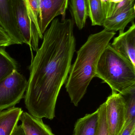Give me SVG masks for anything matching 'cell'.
Returning a JSON list of instances; mask_svg holds the SVG:
<instances>
[{
  "label": "cell",
  "instance_id": "obj_18",
  "mask_svg": "<svg viewBox=\"0 0 135 135\" xmlns=\"http://www.w3.org/2000/svg\"><path fill=\"white\" fill-rule=\"evenodd\" d=\"M24 2L27 13L29 18L40 31L39 25L40 0H24Z\"/></svg>",
  "mask_w": 135,
  "mask_h": 135
},
{
  "label": "cell",
  "instance_id": "obj_27",
  "mask_svg": "<svg viewBox=\"0 0 135 135\" xmlns=\"http://www.w3.org/2000/svg\"><path fill=\"white\" fill-rule=\"evenodd\" d=\"M0 47H1V46H0Z\"/></svg>",
  "mask_w": 135,
  "mask_h": 135
},
{
  "label": "cell",
  "instance_id": "obj_5",
  "mask_svg": "<svg viewBox=\"0 0 135 135\" xmlns=\"http://www.w3.org/2000/svg\"><path fill=\"white\" fill-rule=\"evenodd\" d=\"M14 16L25 43L36 52L39 49V40L43 35L35 26L27 13L24 0H11Z\"/></svg>",
  "mask_w": 135,
  "mask_h": 135
},
{
  "label": "cell",
  "instance_id": "obj_26",
  "mask_svg": "<svg viewBox=\"0 0 135 135\" xmlns=\"http://www.w3.org/2000/svg\"><path fill=\"white\" fill-rule=\"evenodd\" d=\"M134 135H135V134H134Z\"/></svg>",
  "mask_w": 135,
  "mask_h": 135
},
{
  "label": "cell",
  "instance_id": "obj_24",
  "mask_svg": "<svg viewBox=\"0 0 135 135\" xmlns=\"http://www.w3.org/2000/svg\"><path fill=\"white\" fill-rule=\"evenodd\" d=\"M11 135H25L21 124L17 125Z\"/></svg>",
  "mask_w": 135,
  "mask_h": 135
},
{
  "label": "cell",
  "instance_id": "obj_10",
  "mask_svg": "<svg viewBox=\"0 0 135 135\" xmlns=\"http://www.w3.org/2000/svg\"><path fill=\"white\" fill-rule=\"evenodd\" d=\"M135 7L134 4L117 15L106 18L102 26L108 31L124 32L127 25L134 19Z\"/></svg>",
  "mask_w": 135,
  "mask_h": 135
},
{
  "label": "cell",
  "instance_id": "obj_11",
  "mask_svg": "<svg viewBox=\"0 0 135 135\" xmlns=\"http://www.w3.org/2000/svg\"><path fill=\"white\" fill-rule=\"evenodd\" d=\"M19 120L25 135H55L42 119L33 117L26 112H22Z\"/></svg>",
  "mask_w": 135,
  "mask_h": 135
},
{
  "label": "cell",
  "instance_id": "obj_8",
  "mask_svg": "<svg viewBox=\"0 0 135 135\" xmlns=\"http://www.w3.org/2000/svg\"><path fill=\"white\" fill-rule=\"evenodd\" d=\"M0 26L8 34L14 44L25 43L14 16L11 0H0Z\"/></svg>",
  "mask_w": 135,
  "mask_h": 135
},
{
  "label": "cell",
  "instance_id": "obj_17",
  "mask_svg": "<svg viewBox=\"0 0 135 135\" xmlns=\"http://www.w3.org/2000/svg\"><path fill=\"white\" fill-rule=\"evenodd\" d=\"M122 95L125 100L124 128L135 119V86Z\"/></svg>",
  "mask_w": 135,
  "mask_h": 135
},
{
  "label": "cell",
  "instance_id": "obj_12",
  "mask_svg": "<svg viewBox=\"0 0 135 135\" xmlns=\"http://www.w3.org/2000/svg\"><path fill=\"white\" fill-rule=\"evenodd\" d=\"M23 111L13 107L0 111V135H11L19 120Z\"/></svg>",
  "mask_w": 135,
  "mask_h": 135
},
{
  "label": "cell",
  "instance_id": "obj_6",
  "mask_svg": "<svg viewBox=\"0 0 135 135\" xmlns=\"http://www.w3.org/2000/svg\"><path fill=\"white\" fill-rule=\"evenodd\" d=\"M106 120L109 135H119L125 122V100L122 94L115 92L105 102Z\"/></svg>",
  "mask_w": 135,
  "mask_h": 135
},
{
  "label": "cell",
  "instance_id": "obj_2",
  "mask_svg": "<svg viewBox=\"0 0 135 135\" xmlns=\"http://www.w3.org/2000/svg\"><path fill=\"white\" fill-rule=\"evenodd\" d=\"M115 34L105 29L92 34L77 51L76 60L71 65L66 84L67 92L75 106L78 105L86 93L95 77L99 59Z\"/></svg>",
  "mask_w": 135,
  "mask_h": 135
},
{
  "label": "cell",
  "instance_id": "obj_7",
  "mask_svg": "<svg viewBox=\"0 0 135 135\" xmlns=\"http://www.w3.org/2000/svg\"><path fill=\"white\" fill-rule=\"evenodd\" d=\"M69 0H40L39 25L43 35L51 22L58 16L65 19Z\"/></svg>",
  "mask_w": 135,
  "mask_h": 135
},
{
  "label": "cell",
  "instance_id": "obj_15",
  "mask_svg": "<svg viewBox=\"0 0 135 135\" xmlns=\"http://www.w3.org/2000/svg\"><path fill=\"white\" fill-rule=\"evenodd\" d=\"M16 61L5 50L4 47H0V81L17 70Z\"/></svg>",
  "mask_w": 135,
  "mask_h": 135
},
{
  "label": "cell",
  "instance_id": "obj_13",
  "mask_svg": "<svg viewBox=\"0 0 135 135\" xmlns=\"http://www.w3.org/2000/svg\"><path fill=\"white\" fill-rule=\"evenodd\" d=\"M98 120L99 112L97 109L94 112L78 120L73 135H96Z\"/></svg>",
  "mask_w": 135,
  "mask_h": 135
},
{
  "label": "cell",
  "instance_id": "obj_21",
  "mask_svg": "<svg viewBox=\"0 0 135 135\" xmlns=\"http://www.w3.org/2000/svg\"><path fill=\"white\" fill-rule=\"evenodd\" d=\"M102 9L105 20L111 16L116 4L111 2L110 0H101Z\"/></svg>",
  "mask_w": 135,
  "mask_h": 135
},
{
  "label": "cell",
  "instance_id": "obj_3",
  "mask_svg": "<svg viewBox=\"0 0 135 135\" xmlns=\"http://www.w3.org/2000/svg\"><path fill=\"white\" fill-rule=\"evenodd\" d=\"M95 77L108 84L112 92L124 94L135 86V66L109 43L99 59Z\"/></svg>",
  "mask_w": 135,
  "mask_h": 135
},
{
  "label": "cell",
  "instance_id": "obj_4",
  "mask_svg": "<svg viewBox=\"0 0 135 135\" xmlns=\"http://www.w3.org/2000/svg\"><path fill=\"white\" fill-rule=\"evenodd\" d=\"M27 84L26 78L17 70L0 81V111L18 104L24 98Z\"/></svg>",
  "mask_w": 135,
  "mask_h": 135
},
{
  "label": "cell",
  "instance_id": "obj_1",
  "mask_svg": "<svg viewBox=\"0 0 135 135\" xmlns=\"http://www.w3.org/2000/svg\"><path fill=\"white\" fill-rule=\"evenodd\" d=\"M73 25L71 19H54L32 60L24 100L33 117L50 120L55 117L58 96L67 80L76 50Z\"/></svg>",
  "mask_w": 135,
  "mask_h": 135
},
{
  "label": "cell",
  "instance_id": "obj_19",
  "mask_svg": "<svg viewBox=\"0 0 135 135\" xmlns=\"http://www.w3.org/2000/svg\"><path fill=\"white\" fill-rule=\"evenodd\" d=\"M99 112V120L96 135H109L106 120L105 102L97 109Z\"/></svg>",
  "mask_w": 135,
  "mask_h": 135
},
{
  "label": "cell",
  "instance_id": "obj_14",
  "mask_svg": "<svg viewBox=\"0 0 135 135\" xmlns=\"http://www.w3.org/2000/svg\"><path fill=\"white\" fill-rule=\"evenodd\" d=\"M71 15L77 27L82 29L85 25L89 17V10L86 0H70Z\"/></svg>",
  "mask_w": 135,
  "mask_h": 135
},
{
  "label": "cell",
  "instance_id": "obj_16",
  "mask_svg": "<svg viewBox=\"0 0 135 135\" xmlns=\"http://www.w3.org/2000/svg\"><path fill=\"white\" fill-rule=\"evenodd\" d=\"M89 16L92 26H102L105 20L101 0H86Z\"/></svg>",
  "mask_w": 135,
  "mask_h": 135
},
{
  "label": "cell",
  "instance_id": "obj_25",
  "mask_svg": "<svg viewBox=\"0 0 135 135\" xmlns=\"http://www.w3.org/2000/svg\"><path fill=\"white\" fill-rule=\"evenodd\" d=\"M122 1L123 0H110L111 2L115 3V4H117V3Z\"/></svg>",
  "mask_w": 135,
  "mask_h": 135
},
{
  "label": "cell",
  "instance_id": "obj_9",
  "mask_svg": "<svg viewBox=\"0 0 135 135\" xmlns=\"http://www.w3.org/2000/svg\"><path fill=\"white\" fill-rule=\"evenodd\" d=\"M112 47L135 66V24L134 22L126 32H119L114 39Z\"/></svg>",
  "mask_w": 135,
  "mask_h": 135
},
{
  "label": "cell",
  "instance_id": "obj_22",
  "mask_svg": "<svg viewBox=\"0 0 135 135\" xmlns=\"http://www.w3.org/2000/svg\"><path fill=\"white\" fill-rule=\"evenodd\" d=\"M14 44L13 42L4 30L0 26V46H9Z\"/></svg>",
  "mask_w": 135,
  "mask_h": 135
},
{
  "label": "cell",
  "instance_id": "obj_23",
  "mask_svg": "<svg viewBox=\"0 0 135 135\" xmlns=\"http://www.w3.org/2000/svg\"><path fill=\"white\" fill-rule=\"evenodd\" d=\"M135 134V119L124 128L119 135H134Z\"/></svg>",
  "mask_w": 135,
  "mask_h": 135
},
{
  "label": "cell",
  "instance_id": "obj_20",
  "mask_svg": "<svg viewBox=\"0 0 135 135\" xmlns=\"http://www.w3.org/2000/svg\"><path fill=\"white\" fill-rule=\"evenodd\" d=\"M135 0H123L116 4L111 16H115L135 4Z\"/></svg>",
  "mask_w": 135,
  "mask_h": 135
}]
</instances>
